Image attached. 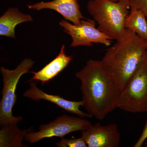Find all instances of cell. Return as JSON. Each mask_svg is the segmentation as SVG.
<instances>
[{"label":"cell","mask_w":147,"mask_h":147,"mask_svg":"<svg viewBox=\"0 0 147 147\" xmlns=\"http://www.w3.org/2000/svg\"><path fill=\"white\" fill-rule=\"evenodd\" d=\"M17 124L9 123L1 126L0 147H28L23 144V141L27 133L32 131V127L21 130Z\"/></svg>","instance_id":"obj_13"},{"label":"cell","mask_w":147,"mask_h":147,"mask_svg":"<svg viewBox=\"0 0 147 147\" xmlns=\"http://www.w3.org/2000/svg\"><path fill=\"white\" fill-rule=\"evenodd\" d=\"M29 82L30 88L24 92V97L36 101L42 100H47L56 104L69 113L75 114L79 117L83 118H92L93 117L92 116L88 113H84L80 110V107H83L84 105L83 100L71 101L65 99L60 96L48 94L37 86L36 82L33 81Z\"/></svg>","instance_id":"obj_9"},{"label":"cell","mask_w":147,"mask_h":147,"mask_svg":"<svg viewBox=\"0 0 147 147\" xmlns=\"http://www.w3.org/2000/svg\"><path fill=\"white\" fill-rule=\"evenodd\" d=\"M147 139V119L144 128L143 129L142 134L138 139V141L134 145V147H141L143 144Z\"/></svg>","instance_id":"obj_17"},{"label":"cell","mask_w":147,"mask_h":147,"mask_svg":"<svg viewBox=\"0 0 147 147\" xmlns=\"http://www.w3.org/2000/svg\"><path fill=\"white\" fill-rule=\"evenodd\" d=\"M92 125L90 122L83 118L63 115L50 123L41 125L38 131L28 132L24 139L33 144L45 138L59 137L63 139L67 134L88 129Z\"/></svg>","instance_id":"obj_6"},{"label":"cell","mask_w":147,"mask_h":147,"mask_svg":"<svg viewBox=\"0 0 147 147\" xmlns=\"http://www.w3.org/2000/svg\"><path fill=\"white\" fill-rule=\"evenodd\" d=\"M32 21L31 15L24 14L16 8H9L0 17V35L15 38L16 26Z\"/></svg>","instance_id":"obj_12"},{"label":"cell","mask_w":147,"mask_h":147,"mask_svg":"<svg viewBox=\"0 0 147 147\" xmlns=\"http://www.w3.org/2000/svg\"><path fill=\"white\" fill-rule=\"evenodd\" d=\"M130 9L142 11L147 16V0H128Z\"/></svg>","instance_id":"obj_16"},{"label":"cell","mask_w":147,"mask_h":147,"mask_svg":"<svg viewBox=\"0 0 147 147\" xmlns=\"http://www.w3.org/2000/svg\"><path fill=\"white\" fill-rule=\"evenodd\" d=\"M145 146L146 147H147V142H146L145 144Z\"/></svg>","instance_id":"obj_19"},{"label":"cell","mask_w":147,"mask_h":147,"mask_svg":"<svg viewBox=\"0 0 147 147\" xmlns=\"http://www.w3.org/2000/svg\"><path fill=\"white\" fill-rule=\"evenodd\" d=\"M110 1H113L114 2H117L118 1H119V0H110Z\"/></svg>","instance_id":"obj_18"},{"label":"cell","mask_w":147,"mask_h":147,"mask_svg":"<svg viewBox=\"0 0 147 147\" xmlns=\"http://www.w3.org/2000/svg\"><path fill=\"white\" fill-rule=\"evenodd\" d=\"M75 76L81 82L83 107L93 117L102 120L118 108L120 90L101 60H89Z\"/></svg>","instance_id":"obj_1"},{"label":"cell","mask_w":147,"mask_h":147,"mask_svg":"<svg viewBox=\"0 0 147 147\" xmlns=\"http://www.w3.org/2000/svg\"><path fill=\"white\" fill-rule=\"evenodd\" d=\"M147 55V40L126 29L123 36L107 49L102 65L121 91L123 89Z\"/></svg>","instance_id":"obj_2"},{"label":"cell","mask_w":147,"mask_h":147,"mask_svg":"<svg viewBox=\"0 0 147 147\" xmlns=\"http://www.w3.org/2000/svg\"><path fill=\"white\" fill-rule=\"evenodd\" d=\"M58 147H86V142L82 138L61 139L56 143Z\"/></svg>","instance_id":"obj_15"},{"label":"cell","mask_w":147,"mask_h":147,"mask_svg":"<svg viewBox=\"0 0 147 147\" xmlns=\"http://www.w3.org/2000/svg\"><path fill=\"white\" fill-rule=\"evenodd\" d=\"M146 17H147V16H146Z\"/></svg>","instance_id":"obj_20"},{"label":"cell","mask_w":147,"mask_h":147,"mask_svg":"<svg viewBox=\"0 0 147 147\" xmlns=\"http://www.w3.org/2000/svg\"><path fill=\"white\" fill-rule=\"evenodd\" d=\"M118 108L128 113H147V55L121 91Z\"/></svg>","instance_id":"obj_5"},{"label":"cell","mask_w":147,"mask_h":147,"mask_svg":"<svg viewBox=\"0 0 147 147\" xmlns=\"http://www.w3.org/2000/svg\"><path fill=\"white\" fill-rule=\"evenodd\" d=\"M29 9L37 11L50 9L57 11L67 21L75 25H79L82 19H86L82 15L77 0H53L28 5Z\"/></svg>","instance_id":"obj_10"},{"label":"cell","mask_w":147,"mask_h":147,"mask_svg":"<svg viewBox=\"0 0 147 147\" xmlns=\"http://www.w3.org/2000/svg\"><path fill=\"white\" fill-rule=\"evenodd\" d=\"M96 24L94 20L87 18L82 19L79 25L70 24L66 20H61L59 23L64 31L72 38L70 47H92L94 43L111 46L113 40L96 28Z\"/></svg>","instance_id":"obj_7"},{"label":"cell","mask_w":147,"mask_h":147,"mask_svg":"<svg viewBox=\"0 0 147 147\" xmlns=\"http://www.w3.org/2000/svg\"><path fill=\"white\" fill-rule=\"evenodd\" d=\"M72 60L71 56H67L65 54V46H62L59 55L55 59L39 71H30L33 75L29 81L40 82L42 85L55 78L63 71Z\"/></svg>","instance_id":"obj_11"},{"label":"cell","mask_w":147,"mask_h":147,"mask_svg":"<svg viewBox=\"0 0 147 147\" xmlns=\"http://www.w3.org/2000/svg\"><path fill=\"white\" fill-rule=\"evenodd\" d=\"M34 64L30 59H24L15 69L10 70L1 67L0 69L3 77V88L0 102V125L18 123L22 120L21 116L14 117L12 109L16 103V91L18 82L22 76L30 71Z\"/></svg>","instance_id":"obj_4"},{"label":"cell","mask_w":147,"mask_h":147,"mask_svg":"<svg viewBox=\"0 0 147 147\" xmlns=\"http://www.w3.org/2000/svg\"><path fill=\"white\" fill-rule=\"evenodd\" d=\"M81 137L88 147H118L121 134L115 123L102 125L96 123L88 129L82 130Z\"/></svg>","instance_id":"obj_8"},{"label":"cell","mask_w":147,"mask_h":147,"mask_svg":"<svg viewBox=\"0 0 147 147\" xmlns=\"http://www.w3.org/2000/svg\"><path fill=\"white\" fill-rule=\"evenodd\" d=\"M125 27L147 40V17L142 11L130 9L125 20Z\"/></svg>","instance_id":"obj_14"},{"label":"cell","mask_w":147,"mask_h":147,"mask_svg":"<svg viewBox=\"0 0 147 147\" xmlns=\"http://www.w3.org/2000/svg\"><path fill=\"white\" fill-rule=\"evenodd\" d=\"M129 9L128 0H90L87 5L88 11L97 23L98 30L116 41L126 32L125 23Z\"/></svg>","instance_id":"obj_3"}]
</instances>
